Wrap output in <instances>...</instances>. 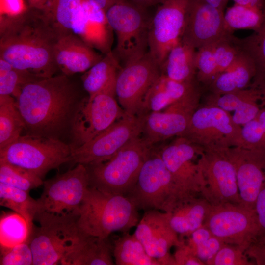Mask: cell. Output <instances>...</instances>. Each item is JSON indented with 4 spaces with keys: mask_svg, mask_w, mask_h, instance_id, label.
<instances>
[{
    "mask_svg": "<svg viewBox=\"0 0 265 265\" xmlns=\"http://www.w3.org/2000/svg\"><path fill=\"white\" fill-rule=\"evenodd\" d=\"M61 34L50 16L30 8L15 18H0V58L41 78L59 70L54 48Z\"/></svg>",
    "mask_w": 265,
    "mask_h": 265,
    "instance_id": "1",
    "label": "cell"
},
{
    "mask_svg": "<svg viewBox=\"0 0 265 265\" xmlns=\"http://www.w3.org/2000/svg\"><path fill=\"white\" fill-rule=\"evenodd\" d=\"M115 96L101 92L80 101L70 127L73 148L91 140L125 114Z\"/></svg>",
    "mask_w": 265,
    "mask_h": 265,
    "instance_id": "11",
    "label": "cell"
},
{
    "mask_svg": "<svg viewBox=\"0 0 265 265\" xmlns=\"http://www.w3.org/2000/svg\"><path fill=\"white\" fill-rule=\"evenodd\" d=\"M245 251L240 247L224 243L207 265H251Z\"/></svg>",
    "mask_w": 265,
    "mask_h": 265,
    "instance_id": "44",
    "label": "cell"
},
{
    "mask_svg": "<svg viewBox=\"0 0 265 265\" xmlns=\"http://www.w3.org/2000/svg\"><path fill=\"white\" fill-rule=\"evenodd\" d=\"M32 252L28 241L10 248L0 247V265H33Z\"/></svg>",
    "mask_w": 265,
    "mask_h": 265,
    "instance_id": "45",
    "label": "cell"
},
{
    "mask_svg": "<svg viewBox=\"0 0 265 265\" xmlns=\"http://www.w3.org/2000/svg\"><path fill=\"white\" fill-rule=\"evenodd\" d=\"M73 148L52 137L26 134L0 149V162L25 169L43 179L71 160Z\"/></svg>",
    "mask_w": 265,
    "mask_h": 265,
    "instance_id": "7",
    "label": "cell"
},
{
    "mask_svg": "<svg viewBox=\"0 0 265 265\" xmlns=\"http://www.w3.org/2000/svg\"><path fill=\"white\" fill-rule=\"evenodd\" d=\"M26 134L59 139L80 102L77 85L61 73L27 84L15 98Z\"/></svg>",
    "mask_w": 265,
    "mask_h": 265,
    "instance_id": "2",
    "label": "cell"
},
{
    "mask_svg": "<svg viewBox=\"0 0 265 265\" xmlns=\"http://www.w3.org/2000/svg\"><path fill=\"white\" fill-rule=\"evenodd\" d=\"M256 118L260 123L265 134V107H263L260 109Z\"/></svg>",
    "mask_w": 265,
    "mask_h": 265,
    "instance_id": "55",
    "label": "cell"
},
{
    "mask_svg": "<svg viewBox=\"0 0 265 265\" xmlns=\"http://www.w3.org/2000/svg\"><path fill=\"white\" fill-rule=\"evenodd\" d=\"M90 2L106 11L112 6L122 0H89Z\"/></svg>",
    "mask_w": 265,
    "mask_h": 265,
    "instance_id": "53",
    "label": "cell"
},
{
    "mask_svg": "<svg viewBox=\"0 0 265 265\" xmlns=\"http://www.w3.org/2000/svg\"><path fill=\"white\" fill-rule=\"evenodd\" d=\"M196 50L180 39L170 50L160 67L161 74L180 82H195Z\"/></svg>",
    "mask_w": 265,
    "mask_h": 265,
    "instance_id": "30",
    "label": "cell"
},
{
    "mask_svg": "<svg viewBox=\"0 0 265 265\" xmlns=\"http://www.w3.org/2000/svg\"><path fill=\"white\" fill-rule=\"evenodd\" d=\"M203 225L224 243L238 246L245 251L260 232L255 210L240 204L211 205Z\"/></svg>",
    "mask_w": 265,
    "mask_h": 265,
    "instance_id": "10",
    "label": "cell"
},
{
    "mask_svg": "<svg viewBox=\"0 0 265 265\" xmlns=\"http://www.w3.org/2000/svg\"><path fill=\"white\" fill-rule=\"evenodd\" d=\"M113 255L117 265H160L149 256L134 233L128 232L114 241Z\"/></svg>",
    "mask_w": 265,
    "mask_h": 265,
    "instance_id": "31",
    "label": "cell"
},
{
    "mask_svg": "<svg viewBox=\"0 0 265 265\" xmlns=\"http://www.w3.org/2000/svg\"><path fill=\"white\" fill-rule=\"evenodd\" d=\"M28 8L25 0H0V18H15Z\"/></svg>",
    "mask_w": 265,
    "mask_h": 265,
    "instance_id": "46",
    "label": "cell"
},
{
    "mask_svg": "<svg viewBox=\"0 0 265 265\" xmlns=\"http://www.w3.org/2000/svg\"><path fill=\"white\" fill-rule=\"evenodd\" d=\"M144 138L136 137L109 159L86 166L89 186L104 192L127 196L134 187L141 168L152 151Z\"/></svg>",
    "mask_w": 265,
    "mask_h": 265,
    "instance_id": "5",
    "label": "cell"
},
{
    "mask_svg": "<svg viewBox=\"0 0 265 265\" xmlns=\"http://www.w3.org/2000/svg\"><path fill=\"white\" fill-rule=\"evenodd\" d=\"M226 149L203 148L201 153L204 183L200 196L212 205L241 204L235 169Z\"/></svg>",
    "mask_w": 265,
    "mask_h": 265,
    "instance_id": "13",
    "label": "cell"
},
{
    "mask_svg": "<svg viewBox=\"0 0 265 265\" xmlns=\"http://www.w3.org/2000/svg\"><path fill=\"white\" fill-rule=\"evenodd\" d=\"M122 67L112 51L105 54L103 58L81 76L83 87L92 96L101 92L115 93L118 74Z\"/></svg>",
    "mask_w": 265,
    "mask_h": 265,
    "instance_id": "29",
    "label": "cell"
},
{
    "mask_svg": "<svg viewBox=\"0 0 265 265\" xmlns=\"http://www.w3.org/2000/svg\"><path fill=\"white\" fill-rule=\"evenodd\" d=\"M134 4L144 9L158 4H161L167 0H128Z\"/></svg>",
    "mask_w": 265,
    "mask_h": 265,
    "instance_id": "52",
    "label": "cell"
},
{
    "mask_svg": "<svg viewBox=\"0 0 265 265\" xmlns=\"http://www.w3.org/2000/svg\"><path fill=\"white\" fill-rule=\"evenodd\" d=\"M241 126L235 123L230 112L205 105L192 114L186 130L178 136L204 149H226L236 146Z\"/></svg>",
    "mask_w": 265,
    "mask_h": 265,
    "instance_id": "9",
    "label": "cell"
},
{
    "mask_svg": "<svg viewBox=\"0 0 265 265\" xmlns=\"http://www.w3.org/2000/svg\"><path fill=\"white\" fill-rule=\"evenodd\" d=\"M113 245L108 238L81 233L60 262L62 265H112Z\"/></svg>",
    "mask_w": 265,
    "mask_h": 265,
    "instance_id": "25",
    "label": "cell"
},
{
    "mask_svg": "<svg viewBox=\"0 0 265 265\" xmlns=\"http://www.w3.org/2000/svg\"><path fill=\"white\" fill-rule=\"evenodd\" d=\"M196 87L195 82H180L161 74L147 93L140 114L161 111Z\"/></svg>",
    "mask_w": 265,
    "mask_h": 265,
    "instance_id": "27",
    "label": "cell"
},
{
    "mask_svg": "<svg viewBox=\"0 0 265 265\" xmlns=\"http://www.w3.org/2000/svg\"><path fill=\"white\" fill-rule=\"evenodd\" d=\"M169 218V212L156 210L146 211L134 233L147 254L160 265H176L170 250L185 242L172 228Z\"/></svg>",
    "mask_w": 265,
    "mask_h": 265,
    "instance_id": "19",
    "label": "cell"
},
{
    "mask_svg": "<svg viewBox=\"0 0 265 265\" xmlns=\"http://www.w3.org/2000/svg\"><path fill=\"white\" fill-rule=\"evenodd\" d=\"M82 7V0H54L51 18L60 33H72L73 22Z\"/></svg>",
    "mask_w": 265,
    "mask_h": 265,
    "instance_id": "40",
    "label": "cell"
},
{
    "mask_svg": "<svg viewBox=\"0 0 265 265\" xmlns=\"http://www.w3.org/2000/svg\"><path fill=\"white\" fill-rule=\"evenodd\" d=\"M145 9L128 0H122L106 12L108 23L116 36L117 44L113 53L124 66L148 52L150 20Z\"/></svg>",
    "mask_w": 265,
    "mask_h": 265,
    "instance_id": "8",
    "label": "cell"
},
{
    "mask_svg": "<svg viewBox=\"0 0 265 265\" xmlns=\"http://www.w3.org/2000/svg\"><path fill=\"white\" fill-rule=\"evenodd\" d=\"M256 71L253 59L241 50L235 62L227 69L218 73L207 89L210 93L216 95L246 89L251 86Z\"/></svg>",
    "mask_w": 265,
    "mask_h": 265,
    "instance_id": "26",
    "label": "cell"
},
{
    "mask_svg": "<svg viewBox=\"0 0 265 265\" xmlns=\"http://www.w3.org/2000/svg\"><path fill=\"white\" fill-rule=\"evenodd\" d=\"M240 49L253 59L256 66V75L252 85L257 86L265 81V17L260 26L250 35L235 37Z\"/></svg>",
    "mask_w": 265,
    "mask_h": 265,
    "instance_id": "33",
    "label": "cell"
},
{
    "mask_svg": "<svg viewBox=\"0 0 265 265\" xmlns=\"http://www.w3.org/2000/svg\"><path fill=\"white\" fill-rule=\"evenodd\" d=\"M235 37L233 34H230L213 43L218 74L229 68L241 51L236 41Z\"/></svg>",
    "mask_w": 265,
    "mask_h": 265,
    "instance_id": "42",
    "label": "cell"
},
{
    "mask_svg": "<svg viewBox=\"0 0 265 265\" xmlns=\"http://www.w3.org/2000/svg\"><path fill=\"white\" fill-rule=\"evenodd\" d=\"M160 75L159 66L149 52L122 67L116 79L115 93L125 113H140L147 93Z\"/></svg>",
    "mask_w": 265,
    "mask_h": 265,
    "instance_id": "16",
    "label": "cell"
},
{
    "mask_svg": "<svg viewBox=\"0 0 265 265\" xmlns=\"http://www.w3.org/2000/svg\"><path fill=\"white\" fill-rule=\"evenodd\" d=\"M190 0H167L150 19L148 52L161 67L171 48L181 39Z\"/></svg>",
    "mask_w": 265,
    "mask_h": 265,
    "instance_id": "15",
    "label": "cell"
},
{
    "mask_svg": "<svg viewBox=\"0 0 265 265\" xmlns=\"http://www.w3.org/2000/svg\"><path fill=\"white\" fill-rule=\"evenodd\" d=\"M145 114H125L104 132L73 148L71 162L85 166L105 161L142 133Z\"/></svg>",
    "mask_w": 265,
    "mask_h": 265,
    "instance_id": "12",
    "label": "cell"
},
{
    "mask_svg": "<svg viewBox=\"0 0 265 265\" xmlns=\"http://www.w3.org/2000/svg\"><path fill=\"white\" fill-rule=\"evenodd\" d=\"M264 8L251 7L235 3L227 9L224 20L228 31L233 34L238 29H258L265 17Z\"/></svg>",
    "mask_w": 265,
    "mask_h": 265,
    "instance_id": "36",
    "label": "cell"
},
{
    "mask_svg": "<svg viewBox=\"0 0 265 265\" xmlns=\"http://www.w3.org/2000/svg\"><path fill=\"white\" fill-rule=\"evenodd\" d=\"M255 210L260 228L258 237L265 238V182L257 198Z\"/></svg>",
    "mask_w": 265,
    "mask_h": 265,
    "instance_id": "49",
    "label": "cell"
},
{
    "mask_svg": "<svg viewBox=\"0 0 265 265\" xmlns=\"http://www.w3.org/2000/svg\"><path fill=\"white\" fill-rule=\"evenodd\" d=\"M203 148L177 136L159 154L176 183L188 192L200 195L204 180L200 165Z\"/></svg>",
    "mask_w": 265,
    "mask_h": 265,
    "instance_id": "18",
    "label": "cell"
},
{
    "mask_svg": "<svg viewBox=\"0 0 265 265\" xmlns=\"http://www.w3.org/2000/svg\"><path fill=\"white\" fill-rule=\"evenodd\" d=\"M32 228L16 212L3 213L0 220V247L10 248L28 241Z\"/></svg>",
    "mask_w": 265,
    "mask_h": 265,
    "instance_id": "35",
    "label": "cell"
},
{
    "mask_svg": "<svg viewBox=\"0 0 265 265\" xmlns=\"http://www.w3.org/2000/svg\"><path fill=\"white\" fill-rule=\"evenodd\" d=\"M26 129L16 99L0 95V149L10 144Z\"/></svg>",
    "mask_w": 265,
    "mask_h": 265,
    "instance_id": "32",
    "label": "cell"
},
{
    "mask_svg": "<svg viewBox=\"0 0 265 265\" xmlns=\"http://www.w3.org/2000/svg\"><path fill=\"white\" fill-rule=\"evenodd\" d=\"M138 210L126 196L89 186L82 201L77 225L82 233L108 238L114 232H128L140 220Z\"/></svg>",
    "mask_w": 265,
    "mask_h": 265,
    "instance_id": "3",
    "label": "cell"
},
{
    "mask_svg": "<svg viewBox=\"0 0 265 265\" xmlns=\"http://www.w3.org/2000/svg\"><path fill=\"white\" fill-rule=\"evenodd\" d=\"M225 151L235 169L241 204L255 210L257 198L265 182V155L238 146Z\"/></svg>",
    "mask_w": 265,
    "mask_h": 265,
    "instance_id": "21",
    "label": "cell"
},
{
    "mask_svg": "<svg viewBox=\"0 0 265 265\" xmlns=\"http://www.w3.org/2000/svg\"><path fill=\"white\" fill-rule=\"evenodd\" d=\"M211 206L207 200L200 195L185 199L169 212L172 228L178 235L189 236L203 225Z\"/></svg>",
    "mask_w": 265,
    "mask_h": 265,
    "instance_id": "28",
    "label": "cell"
},
{
    "mask_svg": "<svg viewBox=\"0 0 265 265\" xmlns=\"http://www.w3.org/2000/svg\"><path fill=\"white\" fill-rule=\"evenodd\" d=\"M232 34L226 27L224 11L203 0H190L182 41L197 50Z\"/></svg>",
    "mask_w": 265,
    "mask_h": 265,
    "instance_id": "20",
    "label": "cell"
},
{
    "mask_svg": "<svg viewBox=\"0 0 265 265\" xmlns=\"http://www.w3.org/2000/svg\"><path fill=\"white\" fill-rule=\"evenodd\" d=\"M33 224L28 242L34 265L60 264L65 255L75 244L81 232L77 221H53Z\"/></svg>",
    "mask_w": 265,
    "mask_h": 265,
    "instance_id": "14",
    "label": "cell"
},
{
    "mask_svg": "<svg viewBox=\"0 0 265 265\" xmlns=\"http://www.w3.org/2000/svg\"><path fill=\"white\" fill-rule=\"evenodd\" d=\"M112 31L106 12L89 0H82V7L74 20L72 32L106 54L111 51Z\"/></svg>",
    "mask_w": 265,
    "mask_h": 265,
    "instance_id": "22",
    "label": "cell"
},
{
    "mask_svg": "<svg viewBox=\"0 0 265 265\" xmlns=\"http://www.w3.org/2000/svg\"><path fill=\"white\" fill-rule=\"evenodd\" d=\"M195 64L197 81L207 88L218 74L213 43L202 47L196 50Z\"/></svg>",
    "mask_w": 265,
    "mask_h": 265,
    "instance_id": "41",
    "label": "cell"
},
{
    "mask_svg": "<svg viewBox=\"0 0 265 265\" xmlns=\"http://www.w3.org/2000/svg\"><path fill=\"white\" fill-rule=\"evenodd\" d=\"M194 195L182 188L167 168L159 152L152 150L144 162L132 189L126 196L138 210L170 212Z\"/></svg>",
    "mask_w": 265,
    "mask_h": 265,
    "instance_id": "6",
    "label": "cell"
},
{
    "mask_svg": "<svg viewBox=\"0 0 265 265\" xmlns=\"http://www.w3.org/2000/svg\"><path fill=\"white\" fill-rule=\"evenodd\" d=\"M41 79L43 78L14 68L0 58V95H11L16 98L24 86Z\"/></svg>",
    "mask_w": 265,
    "mask_h": 265,
    "instance_id": "37",
    "label": "cell"
},
{
    "mask_svg": "<svg viewBox=\"0 0 265 265\" xmlns=\"http://www.w3.org/2000/svg\"><path fill=\"white\" fill-rule=\"evenodd\" d=\"M29 192L0 183V204L23 216L32 228L37 211V200Z\"/></svg>",
    "mask_w": 265,
    "mask_h": 265,
    "instance_id": "34",
    "label": "cell"
},
{
    "mask_svg": "<svg viewBox=\"0 0 265 265\" xmlns=\"http://www.w3.org/2000/svg\"><path fill=\"white\" fill-rule=\"evenodd\" d=\"M236 146L265 155V134L256 117L241 127V136Z\"/></svg>",
    "mask_w": 265,
    "mask_h": 265,
    "instance_id": "43",
    "label": "cell"
},
{
    "mask_svg": "<svg viewBox=\"0 0 265 265\" xmlns=\"http://www.w3.org/2000/svg\"><path fill=\"white\" fill-rule=\"evenodd\" d=\"M0 183L29 192L43 185L44 181L25 169L0 162Z\"/></svg>",
    "mask_w": 265,
    "mask_h": 265,
    "instance_id": "39",
    "label": "cell"
},
{
    "mask_svg": "<svg viewBox=\"0 0 265 265\" xmlns=\"http://www.w3.org/2000/svg\"><path fill=\"white\" fill-rule=\"evenodd\" d=\"M211 5L223 11L229 1V0H203Z\"/></svg>",
    "mask_w": 265,
    "mask_h": 265,
    "instance_id": "54",
    "label": "cell"
},
{
    "mask_svg": "<svg viewBox=\"0 0 265 265\" xmlns=\"http://www.w3.org/2000/svg\"><path fill=\"white\" fill-rule=\"evenodd\" d=\"M245 252L256 265H265V238L257 237Z\"/></svg>",
    "mask_w": 265,
    "mask_h": 265,
    "instance_id": "48",
    "label": "cell"
},
{
    "mask_svg": "<svg viewBox=\"0 0 265 265\" xmlns=\"http://www.w3.org/2000/svg\"><path fill=\"white\" fill-rule=\"evenodd\" d=\"M29 8L39 10L51 17L54 0H27Z\"/></svg>",
    "mask_w": 265,
    "mask_h": 265,
    "instance_id": "50",
    "label": "cell"
},
{
    "mask_svg": "<svg viewBox=\"0 0 265 265\" xmlns=\"http://www.w3.org/2000/svg\"><path fill=\"white\" fill-rule=\"evenodd\" d=\"M53 53L58 69L69 76L87 71L103 57L72 32L59 36Z\"/></svg>",
    "mask_w": 265,
    "mask_h": 265,
    "instance_id": "23",
    "label": "cell"
},
{
    "mask_svg": "<svg viewBox=\"0 0 265 265\" xmlns=\"http://www.w3.org/2000/svg\"><path fill=\"white\" fill-rule=\"evenodd\" d=\"M200 93L196 87L163 110L146 114L142 131L145 140L152 146L183 133L198 108Z\"/></svg>",
    "mask_w": 265,
    "mask_h": 265,
    "instance_id": "17",
    "label": "cell"
},
{
    "mask_svg": "<svg viewBox=\"0 0 265 265\" xmlns=\"http://www.w3.org/2000/svg\"><path fill=\"white\" fill-rule=\"evenodd\" d=\"M40 197L36 199L34 221H77L80 207L89 186L87 167L77 164L73 168L44 181Z\"/></svg>",
    "mask_w": 265,
    "mask_h": 265,
    "instance_id": "4",
    "label": "cell"
},
{
    "mask_svg": "<svg viewBox=\"0 0 265 265\" xmlns=\"http://www.w3.org/2000/svg\"><path fill=\"white\" fill-rule=\"evenodd\" d=\"M261 100L260 88L251 85L246 89L222 95L210 93L205 105L217 106L229 112L234 111V122L242 127L257 116L262 108Z\"/></svg>",
    "mask_w": 265,
    "mask_h": 265,
    "instance_id": "24",
    "label": "cell"
},
{
    "mask_svg": "<svg viewBox=\"0 0 265 265\" xmlns=\"http://www.w3.org/2000/svg\"><path fill=\"white\" fill-rule=\"evenodd\" d=\"M187 237L186 244L194 254L205 265L225 243L215 237L204 225L196 229Z\"/></svg>",
    "mask_w": 265,
    "mask_h": 265,
    "instance_id": "38",
    "label": "cell"
},
{
    "mask_svg": "<svg viewBox=\"0 0 265 265\" xmlns=\"http://www.w3.org/2000/svg\"><path fill=\"white\" fill-rule=\"evenodd\" d=\"M235 3L251 7L264 8L265 0H232Z\"/></svg>",
    "mask_w": 265,
    "mask_h": 265,
    "instance_id": "51",
    "label": "cell"
},
{
    "mask_svg": "<svg viewBox=\"0 0 265 265\" xmlns=\"http://www.w3.org/2000/svg\"><path fill=\"white\" fill-rule=\"evenodd\" d=\"M173 257L176 265H205L185 242L182 245L176 247Z\"/></svg>",
    "mask_w": 265,
    "mask_h": 265,
    "instance_id": "47",
    "label": "cell"
}]
</instances>
